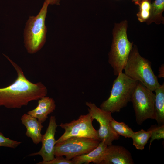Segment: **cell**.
Returning a JSON list of instances; mask_svg holds the SVG:
<instances>
[{
    "label": "cell",
    "instance_id": "obj_15",
    "mask_svg": "<svg viewBox=\"0 0 164 164\" xmlns=\"http://www.w3.org/2000/svg\"><path fill=\"white\" fill-rule=\"evenodd\" d=\"M155 119L160 125L164 123V84L158 87L155 91Z\"/></svg>",
    "mask_w": 164,
    "mask_h": 164
},
{
    "label": "cell",
    "instance_id": "obj_12",
    "mask_svg": "<svg viewBox=\"0 0 164 164\" xmlns=\"http://www.w3.org/2000/svg\"><path fill=\"white\" fill-rule=\"evenodd\" d=\"M22 124L26 129V135L30 138L34 144L41 142L42 135L41 131L43 126L37 118L28 114L23 115L21 118Z\"/></svg>",
    "mask_w": 164,
    "mask_h": 164
},
{
    "label": "cell",
    "instance_id": "obj_11",
    "mask_svg": "<svg viewBox=\"0 0 164 164\" xmlns=\"http://www.w3.org/2000/svg\"><path fill=\"white\" fill-rule=\"evenodd\" d=\"M130 152L124 147L111 145L108 146L101 164H133Z\"/></svg>",
    "mask_w": 164,
    "mask_h": 164
},
{
    "label": "cell",
    "instance_id": "obj_17",
    "mask_svg": "<svg viewBox=\"0 0 164 164\" xmlns=\"http://www.w3.org/2000/svg\"><path fill=\"white\" fill-rule=\"evenodd\" d=\"M151 133L152 130L150 129L147 131L142 129L134 132L131 137L133 140V145L137 149L143 150L150 138Z\"/></svg>",
    "mask_w": 164,
    "mask_h": 164
},
{
    "label": "cell",
    "instance_id": "obj_1",
    "mask_svg": "<svg viewBox=\"0 0 164 164\" xmlns=\"http://www.w3.org/2000/svg\"><path fill=\"white\" fill-rule=\"evenodd\" d=\"M14 67L17 77L12 84L0 88V106L9 109L20 108L30 102L46 96L47 90L41 82L34 83L25 76L22 68L4 54Z\"/></svg>",
    "mask_w": 164,
    "mask_h": 164
},
{
    "label": "cell",
    "instance_id": "obj_19",
    "mask_svg": "<svg viewBox=\"0 0 164 164\" xmlns=\"http://www.w3.org/2000/svg\"><path fill=\"white\" fill-rule=\"evenodd\" d=\"M138 5L139 10L136 14L138 19L141 22H146L150 16L151 0H141Z\"/></svg>",
    "mask_w": 164,
    "mask_h": 164
},
{
    "label": "cell",
    "instance_id": "obj_25",
    "mask_svg": "<svg viewBox=\"0 0 164 164\" xmlns=\"http://www.w3.org/2000/svg\"><path fill=\"white\" fill-rule=\"evenodd\" d=\"M140 0H132V1L134 2L135 4L138 5Z\"/></svg>",
    "mask_w": 164,
    "mask_h": 164
},
{
    "label": "cell",
    "instance_id": "obj_3",
    "mask_svg": "<svg viewBox=\"0 0 164 164\" xmlns=\"http://www.w3.org/2000/svg\"><path fill=\"white\" fill-rule=\"evenodd\" d=\"M124 70L126 75L141 82L152 91L160 85L152 70L151 62L141 56L135 45L133 46Z\"/></svg>",
    "mask_w": 164,
    "mask_h": 164
},
{
    "label": "cell",
    "instance_id": "obj_23",
    "mask_svg": "<svg viewBox=\"0 0 164 164\" xmlns=\"http://www.w3.org/2000/svg\"><path fill=\"white\" fill-rule=\"evenodd\" d=\"M49 4L59 5L60 0H46Z\"/></svg>",
    "mask_w": 164,
    "mask_h": 164
},
{
    "label": "cell",
    "instance_id": "obj_8",
    "mask_svg": "<svg viewBox=\"0 0 164 164\" xmlns=\"http://www.w3.org/2000/svg\"><path fill=\"white\" fill-rule=\"evenodd\" d=\"M93 120L88 113L81 115L77 119L70 123H61L59 126L65 130V132L56 140V143L72 137L88 138L100 140L97 130L95 129L92 125Z\"/></svg>",
    "mask_w": 164,
    "mask_h": 164
},
{
    "label": "cell",
    "instance_id": "obj_21",
    "mask_svg": "<svg viewBox=\"0 0 164 164\" xmlns=\"http://www.w3.org/2000/svg\"><path fill=\"white\" fill-rule=\"evenodd\" d=\"M22 142L13 140L6 138L0 132V146L15 149Z\"/></svg>",
    "mask_w": 164,
    "mask_h": 164
},
{
    "label": "cell",
    "instance_id": "obj_14",
    "mask_svg": "<svg viewBox=\"0 0 164 164\" xmlns=\"http://www.w3.org/2000/svg\"><path fill=\"white\" fill-rule=\"evenodd\" d=\"M38 100V104L36 108L29 111L27 114L36 118L43 123L48 118V115L55 110V102L53 98L46 96Z\"/></svg>",
    "mask_w": 164,
    "mask_h": 164
},
{
    "label": "cell",
    "instance_id": "obj_16",
    "mask_svg": "<svg viewBox=\"0 0 164 164\" xmlns=\"http://www.w3.org/2000/svg\"><path fill=\"white\" fill-rule=\"evenodd\" d=\"M164 10V0H155L151 3V14L147 24L154 22L157 24L164 23L162 13Z\"/></svg>",
    "mask_w": 164,
    "mask_h": 164
},
{
    "label": "cell",
    "instance_id": "obj_13",
    "mask_svg": "<svg viewBox=\"0 0 164 164\" xmlns=\"http://www.w3.org/2000/svg\"><path fill=\"white\" fill-rule=\"evenodd\" d=\"M108 145L100 141L98 145L88 153L75 157L72 159L73 164H88L92 162L101 164L106 153Z\"/></svg>",
    "mask_w": 164,
    "mask_h": 164
},
{
    "label": "cell",
    "instance_id": "obj_7",
    "mask_svg": "<svg viewBox=\"0 0 164 164\" xmlns=\"http://www.w3.org/2000/svg\"><path fill=\"white\" fill-rule=\"evenodd\" d=\"M100 141L90 138L71 137L56 144L54 155L64 156L66 159L70 160L92 151L98 145Z\"/></svg>",
    "mask_w": 164,
    "mask_h": 164
},
{
    "label": "cell",
    "instance_id": "obj_20",
    "mask_svg": "<svg viewBox=\"0 0 164 164\" xmlns=\"http://www.w3.org/2000/svg\"><path fill=\"white\" fill-rule=\"evenodd\" d=\"M152 130V133L149 142L150 146L154 140L164 139V125L159 126L152 127L150 128Z\"/></svg>",
    "mask_w": 164,
    "mask_h": 164
},
{
    "label": "cell",
    "instance_id": "obj_18",
    "mask_svg": "<svg viewBox=\"0 0 164 164\" xmlns=\"http://www.w3.org/2000/svg\"><path fill=\"white\" fill-rule=\"evenodd\" d=\"M111 126L113 130L118 135L125 138H131L134 132L123 122H118L113 118L110 122Z\"/></svg>",
    "mask_w": 164,
    "mask_h": 164
},
{
    "label": "cell",
    "instance_id": "obj_5",
    "mask_svg": "<svg viewBox=\"0 0 164 164\" xmlns=\"http://www.w3.org/2000/svg\"><path fill=\"white\" fill-rule=\"evenodd\" d=\"M49 5L46 0L38 14L30 16L24 31L25 46L28 52L33 54L43 47L46 41V27L45 20Z\"/></svg>",
    "mask_w": 164,
    "mask_h": 164
},
{
    "label": "cell",
    "instance_id": "obj_9",
    "mask_svg": "<svg viewBox=\"0 0 164 164\" xmlns=\"http://www.w3.org/2000/svg\"><path fill=\"white\" fill-rule=\"evenodd\" d=\"M85 104L88 107V113L92 118L96 120L99 124L97 132L101 141L108 146L112 145L114 140L119 139L120 135L113 130L111 126L110 122L113 118L112 113L99 108L91 102H86Z\"/></svg>",
    "mask_w": 164,
    "mask_h": 164
},
{
    "label": "cell",
    "instance_id": "obj_6",
    "mask_svg": "<svg viewBox=\"0 0 164 164\" xmlns=\"http://www.w3.org/2000/svg\"><path fill=\"white\" fill-rule=\"evenodd\" d=\"M152 92L138 81L135 88L131 101L138 125L147 119H155V94Z\"/></svg>",
    "mask_w": 164,
    "mask_h": 164
},
{
    "label": "cell",
    "instance_id": "obj_10",
    "mask_svg": "<svg viewBox=\"0 0 164 164\" xmlns=\"http://www.w3.org/2000/svg\"><path fill=\"white\" fill-rule=\"evenodd\" d=\"M57 126L55 117L51 116L46 132L42 136V146L38 152L29 154L28 156L39 155L45 161L51 160L55 158L54 148L56 144L55 135Z\"/></svg>",
    "mask_w": 164,
    "mask_h": 164
},
{
    "label": "cell",
    "instance_id": "obj_2",
    "mask_svg": "<svg viewBox=\"0 0 164 164\" xmlns=\"http://www.w3.org/2000/svg\"><path fill=\"white\" fill-rule=\"evenodd\" d=\"M128 22L123 20L115 23L113 39L108 55V62L113 68L114 74L118 76L122 72L133 45L128 39Z\"/></svg>",
    "mask_w": 164,
    "mask_h": 164
},
{
    "label": "cell",
    "instance_id": "obj_24",
    "mask_svg": "<svg viewBox=\"0 0 164 164\" xmlns=\"http://www.w3.org/2000/svg\"><path fill=\"white\" fill-rule=\"evenodd\" d=\"M159 68V77H164L163 76V75H164V73H163V72H164V65H162Z\"/></svg>",
    "mask_w": 164,
    "mask_h": 164
},
{
    "label": "cell",
    "instance_id": "obj_22",
    "mask_svg": "<svg viewBox=\"0 0 164 164\" xmlns=\"http://www.w3.org/2000/svg\"><path fill=\"white\" fill-rule=\"evenodd\" d=\"M52 160L49 161H42L37 164H73L72 160H68L63 156H56Z\"/></svg>",
    "mask_w": 164,
    "mask_h": 164
},
{
    "label": "cell",
    "instance_id": "obj_4",
    "mask_svg": "<svg viewBox=\"0 0 164 164\" xmlns=\"http://www.w3.org/2000/svg\"><path fill=\"white\" fill-rule=\"evenodd\" d=\"M138 82L122 72L120 73L113 82L109 97L102 103L100 108L111 113L119 112L131 101Z\"/></svg>",
    "mask_w": 164,
    "mask_h": 164
}]
</instances>
